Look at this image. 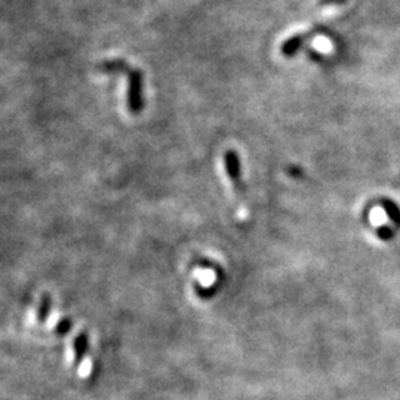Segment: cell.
Listing matches in <instances>:
<instances>
[{
    "label": "cell",
    "instance_id": "obj_1",
    "mask_svg": "<svg viewBox=\"0 0 400 400\" xmlns=\"http://www.w3.org/2000/svg\"><path fill=\"white\" fill-rule=\"evenodd\" d=\"M224 165L227 171V177L231 181V186L236 194V200H238V206L241 212H245V200H243V187H242V174H241V160L236 154V152L230 150L224 154Z\"/></svg>",
    "mask_w": 400,
    "mask_h": 400
},
{
    "label": "cell",
    "instance_id": "obj_2",
    "mask_svg": "<svg viewBox=\"0 0 400 400\" xmlns=\"http://www.w3.org/2000/svg\"><path fill=\"white\" fill-rule=\"evenodd\" d=\"M325 33V27L323 26H316L310 30H307L304 33H298V34H294V36H290L289 39H286L283 43H282V53L285 57H295L298 51H301L307 42H310L312 39H315L316 36L319 34H323Z\"/></svg>",
    "mask_w": 400,
    "mask_h": 400
},
{
    "label": "cell",
    "instance_id": "obj_3",
    "mask_svg": "<svg viewBox=\"0 0 400 400\" xmlns=\"http://www.w3.org/2000/svg\"><path fill=\"white\" fill-rule=\"evenodd\" d=\"M144 107L142 101V73L140 70L130 71L128 108L132 115H138Z\"/></svg>",
    "mask_w": 400,
    "mask_h": 400
},
{
    "label": "cell",
    "instance_id": "obj_4",
    "mask_svg": "<svg viewBox=\"0 0 400 400\" xmlns=\"http://www.w3.org/2000/svg\"><path fill=\"white\" fill-rule=\"evenodd\" d=\"M73 349H75V367L78 368L86 357L89 349V337L86 332H80L75 338V341H73Z\"/></svg>",
    "mask_w": 400,
    "mask_h": 400
},
{
    "label": "cell",
    "instance_id": "obj_5",
    "mask_svg": "<svg viewBox=\"0 0 400 400\" xmlns=\"http://www.w3.org/2000/svg\"><path fill=\"white\" fill-rule=\"evenodd\" d=\"M52 310V297L48 294H43L41 301H39V307H38V315H36V319L41 323H45L51 315Z\"/></svg>",
    "mask_w": 400,
    "mask_h": 400
},
{
    "label": "cell",
    "instance_id": "obj_6",
    "mask_svg": "<svg viewBox=\"0 0 400 400\" xmlns=\"http://www.w3.org/2000/svg\"><path fill=\"white\" fill-rule=\"evenodd\" d=\"M98 70L104 73H122V71H128V65H126V63L123 61H108L100 64Z\"/></svg>",
    "mask_w": 400,
    "mask_h": 400
},
{
    "label": "cell",
    "instance_id": "obj_7",
    "mask_svg": "<svg viewBox=\"0 0 400 400\" xmlns=\"http://www.w3.org/2000/svg\"><path fill=\"white\" fill-rule=\"evenodd\" d=\"M71 328H73V320L70 317H64L63 320L58 322L56 332H57V335H65L71 331Z\"/></svg>",
    "mask_w": 400,
    "mask_h": 400
},
{
    "label": "cell",
    "instance_id": "obj_8",
    "mask_svg": "<svg viewBox=\"0 0 400 400\" xmlns=\"http://www.w3.org/2000/svg\"><path fill=\"white\" fill-rule=\"evenodd\" d=\"M387 212H389V214H390V216L393 218V221H396V223H399V224H400V214H399V211L396 209V206H393V205L387 204Z\"/></svg>",
    "mask_w": 400,
    "mask_h": 400
},
{
    "label": "cell",
    "instance_id": "obj_9",
    "mask_svg": "<svg viewBox=\"0 0 400 400\" xmlns=\"http://www.w3.org/2000/svg\"><path fill=\"white\" fill-rule=\"evenodd\" d=\"M345 0H319V6H330V5H337L342 4Z\"/></svg>",
    "mask_w": 400,
    "mask_h": 400
},
{
    "label": "cell",
    "instance_id": "obj_10",
    "mask_svg": "<svg viewBox=\"0 0 400 400\" xmlns=\"http://www.w3.org/2000/svg\"><path fill=\"white\" fill-rule=\"evenodd\" d=\"M379 236H381V238H384V239H389V238H391V233L387 228H381L379 230Z\"/></svg>",
    "mask_w": 400,
    "mask_h": 400
}]
</instances>
